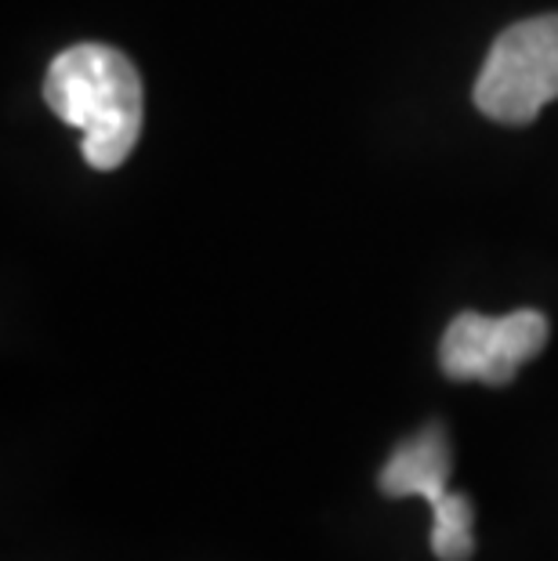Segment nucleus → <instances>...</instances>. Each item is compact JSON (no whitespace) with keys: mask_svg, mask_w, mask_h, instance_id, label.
<instances>
[{"mask_svg":"<svg viewBox=\"0 0 558 561\" xmlns=\"http://www.w3.org/2000/svg\"><path fill=\"white\" fill-rule=\"evenodd\" d=\"M449 471H454L449 438L439 424H429L391 453L377 485L385 496H424L435 507L449 493Z\"/></svg>","mask_w":558,"mask_h":561,"instance_id":"obj_4","label":"nucleus"},{"mask_svg":"<svg viewBox=\"0 0 558 561\" xmlns=\"http://www.w3.org/2000/svg\"><path fill=\"white\" fill-rule=\"evenodd\" d=\"M432 551L439 561H468L475 551V507L465 493H446L432 507Z\"/></svg>","mask_w":558,"mask_h":561,"instance_id":"obj_5","label":"nucleus"},{"mask_svg":"<svg viewBox=\"0 0 558 561\" xmlns=\"http://www.w3.org/2000/svg\"><path fill=\"white\" fill-rule=\"evenodd\" d=\"M44 102L84 135L80 152L94 171H116L135 152L146 124L138 69L110 44H73L55 55L44 77Z\"/></svg>","mask_w":558,"mask_h":561,"instance_id":"obj_1","label":"nucleus"},{"mask_svg":"<svg viewBox=\"0 0 558 561\" xmlns=\"http://www.w3.org/2000/svg\"><path fill=\"white\" fill-rule=\"evenodd\" d=\"M558 99V15L522 19L493 41L475 105L497 124H533Z\"/></svg>","mask_w":558,"mask_h":561,"instance_id":"obj_2","label":"nucleus"},{"mask_svg":"<svg viewBox=\"0 0 558 561\" xmlns=\"http://www.w3.org/2000/svg\"><path fill=\"white\" fill-rule=\"evenodd\" d=\"M548 344V319L533 308L490 319L479 312L457 316L439 344V366L449 380H479L504 388Z\"/></svg>","mask_w":558,"mask_h":561,"instance_id":"obj_3","label":"nucleus"}]
</instances>
